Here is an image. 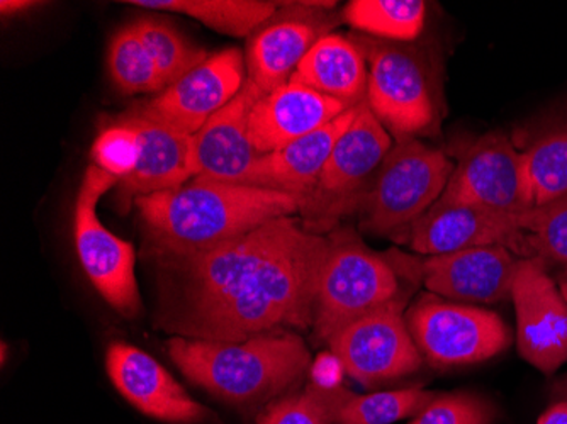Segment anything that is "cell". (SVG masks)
<instances>
[{
    "mask_svg": "<svg viewBox=\"0 0 567 424\" xmlns=\"http://www.w3.org/2000/svg\"><path fill=\"white\" fill-rule=\"evenodd\" d=\"M327 248L328 236L284 216L208 250L150 255L157 267L155 327L206 341L313 328Z\"/></svg>",
    "mask_w": 567,
    "mask_h": 424,
    "instance_id": "6da1fadb",
    "label": "cell"
},
{
    "mask_svg": "<svg viewBox=\"0 0 567 424\" xmlns=\"http://www.w3.org/2000/svg\"><path fill=\"white\" fill-rule=\"evenodd\" d=\"M148 255L208 250L301 213L305 203L279 190L194 177L187 184L135 200Z\"/></svg>",
    "mask_w": 567,
    "mask_h": 424,
    "instance_id": "7a4b0ae2",
    "label": "cell"
},
{
    "mask_svg": "<svg viewBox=\"0 0 567 424\" xmlns=\"http://www.w3.org/2000/svg\"><path fill=\"white\" fill-rule=\"evenodd\" d=\"M167 350L193 384L235 406L272 403L301 381L311 353L295 331L257 334L241 341L174 337Z\"/></svg>",
    "mask_w": 567,
    "mask_h": 424,
    "instance_id": "3957f363",
    "label": "cell"
},
{
    "mask_svg": "<svg viewBox=\"0 0 567 424\" xmlns=\"http://www.w3.org/2000/svg\"><path fill=\"white\" fill-rule=\"evenodd\" d=\"M454 172L451 158L419 139L398 142L374 184L357 200L360 226L372 235L408 241L411 228L441 199Z\"/></svg>",
    "mask_w": 567,
    "mask_h": 424,
    "instance_id": "277c9868",
    "label": "cell"
},
{
    "mask_svg": "<svg viewBox=\"0 0 567 424\" xmlns=\"http://www.w3.org/2000/svg\"><path fill=\"white\" fill-rule=\"evenodd\" d=\"M400 298V273L390 255L375 254L353 229L328 235L318 279L313 333L328 341L368 312Z\"/></svg>",
    "mask_w": 567,
    "mask_h": 424,
    "instance_id": "5b68a950",
    "label": "cell"
},
{
    "mask_svg": "<svg viewBox=\"0 0 567 424\" xmlns=\"http://www.w3.org/2000/svg\"><path fill=\"white\" fill-rule=\"evenodd\" d=\"M117 184L120 178L95 165L85 170L73 210V238L82 269L101 298L133 320L142 311L135 247L111 232L97 215L99 200Z\"/></svg>",
    "mask_w": 567,
    "mask_h": 424,
    "instance_id": "8992f818",
    "label": "cell"
},
{
    "mask_svg": "<svg viewBox=\"0 0 567 424\" xmlns=\"http://www.w3.org/2000/svg\"><path fill=\"white\" fill-rule=\"evenodd\" d=\"M404 318L423 359L439 369L486 362L508 349L509 331L502 318L476 306L429 292Z\"/></svg>",
    "mask_w": 567,
    "mask_h": 424,
    "instance_id": "52a82bcc",
    "label": "cell"
},
{
    "mask_svg": "<svg viewBox=\"0 0 567 424\" xmlns=\"http://www.w3.org/2000/svg\"><path fill=\"white\" fill-rule=\"evenodd\" d=\"M369 63L368 105L390 135L404 142L430 130L436 111L429 79L413 51L382 40L357 41Z\"/></svg>",
    "mask_w": 567,
    "mask_h": 424,
    "instance_id": "ba28073f",
    "label": "cell"
},
{
    "mask_svg": "<svg viewBox=\"0 0 567 424\" xmlns=\"http://www.w3.org/2000/svg\"><path fill=\"white\" fill-rule=\"evenodd\" d=\"M404 314L403 299H393L347 324L327 341L353 381L372 387L413 374L422 366V353L408 330Z\"/></svg>",
    "mask_w": 567,
    "mask_h": 424,
    "instance_id": "9c48e42d",
    "label": "cell"
},
{
    "mask_svg": "<svg viewBox=\"0 0 567 424\" xmlns=\"http://www.w3.org/2000/svg\"><path fill=\"white\" fill-rule=\"evenodd\" d=\"M436 203L467 204L505 215L534 209L525 152L505 133L481 136L462 155Z\"/></svg>",
    "mask_w": 567,
    "mask_h": 424,
    "instance_id": "30bf717a",
    "label": "cell"
},
{
    "mask_svg": "<svg viewBox=\"0 0 567 424\" xmlns=\"http://www.w3.org/2000/svg\"><path fill=\"white\" fill-rule=\"evenodd\" d=\"M391 148L393 136L390 131L379 123L368 102H362L355 120L334 145L313 194L301 210L313 219L308 228L323 235V219L330 221L346 210L343 207L355 206L364 194L365 182L372 175L375 177Z\"/></svg>",
    "mask_w": 567,
    "mask_h": 424,
    "instance_id": "8fae6325",
    "label": "cell"
},
{
    "mask_svg": "<svg viewBox=\"0 0 567 424\" xmlns=\"http://www.w3.org/2000/svg\"><path fill=\"white\" fill-rule=\"evenodd\" d=\"M247 79L244 53L238 48H228L208 56L152 101L136 105L133 113L181 135L194 136L240 94Z\"/></svg>",
    "mask_w": 567,
    "mask_h": 424,
    "instance_id": "7c38bea8",
    "label": "cell"
},
{
    "mask_svg": "<svg viewBox=\"0 0 567 424\" xmlns=\"http://www.w3.org/2000/svg\"><path fill=\"white\" fill-rule=\"evenodd\" d=\"M333 2H292L251 34L247 44V76L264 94L291 81L309 50L333 31Z\"/></svg>",
    "mask_w": 567,
    "mask_h": 424,
    "instance_id": "4fadbf2b",
    "label": "cell"
},
{
    "mask_svg": "<svg viewBox=\"0 0 567 424\" xmlns=\"http://www.w3.org/2000/svg\"><path fill=\"white\" fill-rule=\"evenodd\" d=\"M522 359L544 374L567 362V302L553 277L535 258L518 260L512 289Z\"/></svg>",
    "mask_w": 567,
    "mask_h": 424,
    "instance_id": "5bb4252c",
    "label": "cell"
},
{
    "mask_svg": "<svg viewBox=\"0 0 567 424\" xmlns=\"http://www.w3.org/2000/svg\"><path fill=\"white\" fill-rule=\"evenodd\" d=\"M416 272L430 294L461 304H493L512 298L518 258L502 245L423 258Z\"/></svg>",
    "mask_w": 567,
    "mask_h": 424,
    "instance_id": "9a60e30c",
    "label": "cell"
},
{
    "mask_svg": "<svg viewBox=\"0 0 567 424\" xmlns=\"http://www.w3.org/2000/svg\"><path fill=\"white\" fill-rule=\"evenodd\" d=\"M524 215L435 203L413 225L408 244L411 250L426 257L492 245H502L524 257Z\"/></svg>",
    "mask_w": 567,
    "mask_h": 424,
    "instance_id": "2e32d148",
    "label": "cell"
},
{
    "mask_svg": "<svg viewBox=\"0 0 567 424\" xmlns=\"http://www.w3.org/2000/svg\"><path fill=\"white\" fill-rule=\"evenodd\" d=\"M106 366L117 392L145 416L171 424L213 420L212 411L196 403L165 366L133 344H111Z\"/></svg>",
    "mask_w": 567,
    "mask_h": 424,
    "instance_id": "e0dca14e",
    "label": "cell"
},
{
    "mask_svg": "<svg viewBox=\"0 0 567 424\" xmlns=\"http://www.w3.org/2000/svg\"><path fill=\"white\" fill-rule=\"evenodd\" d=\"M262 95L264 92L247 79L240 94L193 136L196 177L250 185L260 153L251 145L248 123Z\"/></svg>",
    "mask_w": 567,
    "mask_h": 424,
    "instance_id": "ac0fdd59",
    "label": "cell"
},
{
    "mask_svg": "<svg viewBox=\"0 0 567 424\" xmlns=\"http://www.w3.org/2000/svg\"><path fill=\"white\" fill-rule=\"evenodd\" d=\"M349 110L350 105L337 99L289 81L282 87L264 94L255 104L248 135L255 149L266 155L298 142Z\"/></svg>",
    "mask_w": 567,
    "mask_h": 424,
    "instance_id": "d6986e66",
    "label": "cell"
},
{
    "mask_svg": "<svg viewBox=\"0 0 567 424\" xmlns=\"http://www.w3.org/2000/svg\"><path fill=\"white\" fill-rule=\"evenodd\" d=\"M120 121L135 130L142 146L135 172L117 184L121 199L136 200L150 194L164 193L196 177L193 136L181 135L133 111L121 116Z\"/></svg>",
    "mask_w": 567,
    "mask_h": 424,
    "instance_id": "ffe728a7",
    "label": "cell"
},
{
    "mask_svg": "<svg viewBox=\"0 0 567 424\" xmlns=\"http://www.w3.org/2000/svg\"><path fill=\"white\" fill-rule=\"evenodd\" d=\"M360 104L353 105L337 120L302 136L298 142L277 152L260 155L251 174L250 187L291 194L299 197L306 206V200L313 194L334 145L355 120Z\"/></svg>",
    "mask_w": 567,
    "mask_h": 424,
    "instance_id": "44dd1931",
    "label": "cell"
},
{
    "mask_svg": "<svg viewBox=\"0 0 567 424\" xmlns=\"http://www.w3.org/2000/svg\"><path fill=\"white\" fill-rule=\"evenodd\" d=\"M368 75L364 51L357 41L330 33L309 50L291 76V82L352 107L364 102Z\"/></svg>",
    "mask_w": 567,
    "mask_h": 424,
    "instance_id": "7402d4cb",
    "label": "cell"
},
{
    "mask_svg": "<svg viewBox=\"0 0 567 424\" xmlns=\"http://www.w3.org/2000/svg\"><path fill=\"white\" fill-rule=\"evenodd\" d=\"M127 4L148 11L172 12L196 19L216 33L251 37L269 21L280 4L266 0H130Z\"/></svg>",
    "mask_w": 567,
    "mask_h": 424,
    "instance_id": "603a6c76",
    "label": "cell"
},
{
    "mask_svg": "<svg viewBox=\"0 0 567 424\" xmlns=\"http://www.w3.org/2000/svg\"><path fill=\"white\" fill-rule=\"evenodd\" d=\"M423 0H352L343 9V19L353 30L382 41H413L425 25Z\"/></svg>",
    "mask_w": 567,
    "mask_h": 424,
    "instance_id": "cb8c5ba5",
    "label": "cell"
},
{
    "mask_svg": "<svg viewBox=\"0 0 567 424\" xmlns=\"http://www.w3.org/2000/svg\"><path fill=\"white\" fill-rule=\"evenodd\" d=\"M132 25L136 34L142 38L167 87L199 66L204 60H208L209 55L203 48L189 43L165 19L157 15H143L132 22Z\"/></svg>",
    "mask_w": 567,
    "mask_h": 424,
    "instance_id": "d4e9b609",
    "label": "cell"
},
{
    "mask_svg": "<svg viewBox=\"0 0 567 424\" xmlns=\"http://www.w3.org/2000/svg\"><path fill=\"white\" fill-rule=\"evenodd\" d=\"M524 258L559 269L567 280V193L524 215Z\"/></svg>",
    "mask_w": 567,
    "mask_h": 424,
    "instance_id": "484cf974",
    "label": "cell"
},
{
    "mask_svg": "<svg viewBox=\"0 0 567 424\" xmlns=\"http://www.w3.org/2000/svg\"><path fill=\"white\" fill-rule=\"evenodd\" d=\"M107 63L114 84L123 94H148L167 89L157 65L132 24L114 34Z\"/></svg>",
    "mask_w": 567,
    "mask_h": 424,
    "instance_id": "4316f807",
    "label": "cell"
},
{
    "mask_svg": "<svg viewBox=\"0 0 567 424\" xmlns=\"http://www.w3.org/2000/svg\"><path fill=\"white\" fill-rule=\"evenodd\" d=\"M435 392L411 387L374 394H350L340 407L334 424H393L415 417L435 400Z\"/></svg>",
    "mask_w": 567,
    "mask_h": 424,
    "instance_id": "83f0119b",
    "label": "cell"
},
{
    "mask_svg": "<svg viewBox=\"0 0 567 424\" xmlns=\"http://www.w3.org/2000/svg\"><path fill=\"white\" fill-rule=\"evenodd\" d=\"M349 389L311 384L295 394L267 404L257 424H334L340 407L349 400Z\"/></svg>",
    "mask_w": 567,
    "mask_h": 424,
    "instance_id": "f1b7e54d",
    "label": "cell"
},
{
    "mask_svg": "<svg viewBox=\"0 0 567 424\" xmlns=\"http://www.w3.org/2000/svg\"><path fill=\"white\" fill-rule=\"evenodd\" d=\"M525 158L534 207L567 193V126L537 139Z\"/></svg>",
    "mask_w": 567,
    "mask_h": 424,
    "instance_id": "f546056e",
    "label": "cell"
},
{
    "mask_svg": "<svg viewBox=\"0 0 567 424\" xmlns=\"http://www.w3.org/2000/svg\"><path fill=\"white\" fill-rule=\"evenodd\" d=\"M91 153L95 167L120 178L121 182L135 172L142 155V146L135 130L117 120L116 123L101 130Z\"/></svg>",
    "mask_w": 567,
    "mask_h": 424,
    "instance_id": "4dcf8cb0",
    "label": "cell"
},
{
    "mask_svg": "<svg viewBox=\"0 0 567 424\" xmlns=\"http://www.w3.org/2000/svg\"><path fill=\"white\" fill-rule=\"evenodd\" d=\"M496 411L480 395L467 392L436 394L435 400L408 424H493Z\"/></svg>",
    "mask_w": 567,
    "mask_h": 424,
    "instance_id": "1f68e13d",
    "label": "cell"
},
{
    "mask_svg": "<svg viewBox=\"0 0 567 424\" xmlns=\"http://www.w3.org/2000/svg\"><path fill=\"white\" fill-rule=\"evenodd\" d=\"M537 424H567V401L553 404V406L540 416Z\"/></svg>",
    "mask_w": 567,
    "mask_h": 424,
    "instance_id": "d6a6232c",
    "label": "cell"
},
{
    "mask_svg": "<svg viewBox=\"0 0 567 424\" xmlns=\"http://www.w3.org/2000/svg\"><path fill=\"white\" fill-rule=\"evenodd\" d=\"M38 2L33 0H2L0 2V11L4 15L21 14V12L30 11V9L37 8Z\"/></svg>",
    "mask_w": 567,
    "mask_h": 424,
    "instance_id": "836d02e7",
    "label": "cell"
},
{
    "mask_svg": "<svg viewBox=\"0 0 567 424\" xmlns=\"http://www.w3.org/2000/svg\"><path fill=\"white\" fill-rule=\"evenodd\" d=\"M559 289L560 292H563L564 299H566L567 302V280H560Z\"/></svg>",
    "mask_w": 567,
    "mask_h": 424,
    "instance_id": "e575fe53",
    "label": "cell"
},
{
    "mask_svg": "<svg viewBox=\"0 0 567 424\" xmlns=\"http://www.w3.org/2000/svg\"><path fill=\"white\" fill-rule=\"evenodd\" d=\"M6 362V343H2V363Z\"/></svg>",
    "mask_w": 567,
    "mask_h": 424,
    "instance_id": "d590c367",
    "label": "cell"
}]
</instances>
